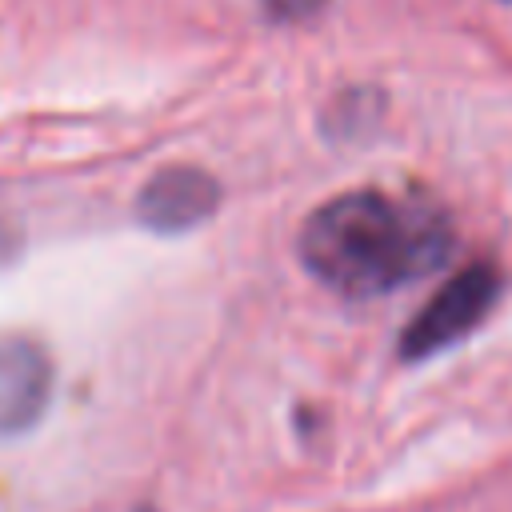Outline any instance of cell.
Masks as SVG:
<instances>
[{
	"instance_id": "1",
	"label": "cell",
	"mask_w": 512,
	"mask_h": 512,
	"mask_svg": "<svg viewBox=\"0 0 512 512\" xmlns=\"http://www.w3.org/2000/svg\"><path fill=\"white\" fill-rule=\"evenodd\" d=\"M448 248L452 228L432 204L384 192H344L316 208L300 232L308 272L348 296H376L428 276Z\"/></svg>"
},
{
	"instance_id": "2",
	"label": "cell",
	"mask_w": 512,
	"mask_h": 512,
	"mask_svg": "<svg viewBox=\"0 0 512 512\" xmlns=\"http://www.w3.org/2000/svg\"><path fill=\"white\" fill-rule=\"evenodd\" d=\"M52 392V364L28 336H0V436L28 432Z\"/></svg>"
},
{
	"instance_id": "3",
	"label": "cell",
	"mask_w": 512,
	"mask_h": 512,
	"mask_svg": "<svg viewBox=\"0 0 512 512\" xmlns=\"http://www.w3.org/2000/svg\"><path fill=\"white\" fill-rule=\"evenodd\" d=\"M492 292H496V280H492L488 268L464 272V276H460L448 292H440V296L428 304V312L408 328L404 352H408V356H428V352L444 348L448 340H456L460 332H468V328L480 320V312L488 308Z\"/></svg>"
},
{
	"instance_id": "4",
	"label": "cell",
	"mask_w": 512,
	"mask_h": 512,
	"mask_svg": "<svg viewBox=\"0 0 512 512\" xmlns=\"http://www.w3.org/2000/svg\"><path fill=\"white\" fill-rule=\"evenodd\" d=\"M212 204V184L196 172H164L160 180L148 184L144 192V212L148 220L160 228H172V224H188L196 220L204 208Z\"/></svg>"
},
{
	"instance_id": "5",
	"label": "cell",
	"mask_w": 512,
	"mask_h": 512,
	"mask_svg": "<svg viewBox=\"0 0 512 512\" xmlns=\"http://www.w3.org/2000/svg\"><path fill=\"white\" fill-rule=\"evenodd\" d=\"M276 12H288V16H296V12H308V8H316L320 0H268Z\"/></svg>"
}]
</instances>
